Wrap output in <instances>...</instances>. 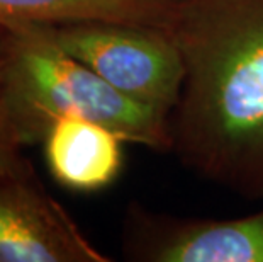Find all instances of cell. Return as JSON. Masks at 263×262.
Here are the masks:
<instances>
[{
	"label": "cell",
	"mask_w": 263,
	"mask_h": 262,
	"mask_svg": "<svg viewBox=\"0 0 263 262\" xmlns=\"http://www.w3.org/2000/svg\"><path fill=\"white\" fill-rule=\"evenodd\" d=\"M177 0H0V26L126 22L166 27Z\"/></svg>",
	"instance_id": "cell-7"
},
{
	"label": "cell",
	"mask_w": 263,
	"mask_h": 262,
	"mask_svg": "<svg viewBox=\"0 0 263 262\" xmlns=\"http://www.w3.org/2000/svg\"><path fill=\"white\" fill-rule=\"evenodd\" d=\"M41 186L34 169L0 174V262H109Z\"/></svg>",
	"instance_id": "cell-5"
},
{
	"label": "cell",
	"mask_w": 263,
	"mask_h": 262,
	"mask_svg": "<svg viewBox=\"0 0 263 262\" xmlns=\"http://www.w3.org/2000/svg\"><path fill=\"white\" fill-rule=\"evenodd\" d=\"M22 143L17 128L10 114L7 94L4 83V63H2V26H0V174L22 172L31 169V164L22 153Z\"/></svg>",
	"instance_id": "cell-8"
},
{
	"label": "cell",
	"mask_w": 263,
	"mask_h": 262,
	"mask_svg": "<svg viewBox=\"0 0 263 262\" xmlns=\"http://www.w3.org/2000/svg\"><path fill=\"white\" fill-rule=\"evenodd\" d=\"M165 29L183 61L172 150L207 181L263 198V0H177Z\"/></svg>",
	"instance_id": "cell-1"
},
{
	"label": "cell",
	"mask_w": 263,
	"mask_h": 262,
	"mask_svg": "<svg viewBox=\"0 0 263 262\" xmlns=\"http://www.w3.org/2000/svg\"><path fill=\"white\" fill-rule=\"evenodd\" d=\"M37 26L117 91L170 119L182 92L183 61L165 27L126 22Z\"/></svg>",
	"instance_id": "cell-3"
},
{
	"label": "cell",
	"mask_w": 263,
	"mask_h": 262,
	"mask_svg": "<svg viewBox=\"0 0 263 262\" xmlns=\"http://www.w3.org/2000/svg\"><path fill=\"white\" fill-rule=\"evenodd\" d=\"M2 63L9 109L24 147L41 143L58 118L80 116L127 143L172 150L166 116L117 91L37 24L2 26Z\"/></svg>",
	"instance_id": "cell-2"
},
{
	"label": "cell",
	"mask_w": 263,
	"mask_h": 262,
	"mask_svg": "<svg viewBox=\"0 0 263 262\" xmlns=\"http://www.w3.org/2000/svg\"><path fill=\"white\" fill-rule=\"evenodd\" d=\"M122 250L143 262H263V209L234 220L153 215L131 206Z\"/></svg>",
	"instance_id": "cell-4"
},
{
	"label": "cell",
	"mask_w": 263,
	"mask_h": 262,
	"mask_svg": "<svg viewBox=\"0 0 263 262\" xmlns=\"http://www.w3.org/2000/svg\"><path fill=\"white\" fill-rule=\"evenodd\" d=\"M122 142L110 128L80 116L58 118L43 140L53 177L75 191H97L116 179Z\"/></svg>",
	"instance_id": "cell-6"
}]
</instances>
